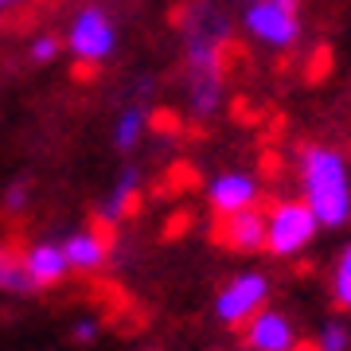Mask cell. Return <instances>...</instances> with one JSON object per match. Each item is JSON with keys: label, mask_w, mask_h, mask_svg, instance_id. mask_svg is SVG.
<instances>
[{"label": "cell", "mask_w": 351, "mask_h": 351, "mask_svg": "<svg viewBox=\"0 0 351 351\" xmlns=\"http://www.w3.org/2000/svg\"><path fill=\"white\" fill-rule=\"evenodd\" d=\"M0 293H36V285L24 274L20 254H12L8 246H0Z\"/></svg>", "instance_id": "16"}, {"label": "cell", "mask_w": 351, "mask_h": 351, "mask_svg": "<svg viewBox=\"0 0 351 351\" xmlns=\"http://www.w3.org/2000/svg\"><path fill=\"white\" fill-rule=\"evenodd\" d=\"M55 55H59V39L55 36H39L36 43H32V59H36V63H51Z\"/></svg>", "instance_id": "20"}, {"label": "cell", "mask_w": 351, "mask_h": 351, "mask_svg": "<svg viewBox=\"0 0 351 351\" xmlns=\"http://www.w3.org/2000/svg\"><path fill=\"white\" fill-rule=\"evenodd\" d=\"M20 262H24V274L36 289L59 285V281L71 274V265H66L59 242H36V246H27V250L20 254Z\"/></svg>", "instance_id": "11"}, {"label": "cell", "mask_w": 351, "mask_h": 351, "mask_svg": "<svg viewBox=\"0 0 351 351\" xmlns=\"http://www.w3.org/2000/svg\"><path fill=\"white\" fill-rule=\"evenodd\" d=\"M101 332V324L94 320V316H82V320H75V328H71V339L75 343H94Z\"/></svg>", "instance_id": "19"}, {"label": "cell", "mask_w": 351, "mask_h": 351, "mask_svg": "<svg viewBox=\"0 0 351 351\" xmlns=\"http://www.w3.org/2000/svg\"><path fill=\"white\" fill-rule=\"evenodd\" d=\"M234 27L226 0H184L176 12V32L184 43V66H226L234 47Z\"/></svg>", "instance_id": "2"}, {"label": "cell", "mask_w": 351, "mask_h": 351, "mask_svg": "<svg viewBox=\"0 0 351 351\" xmlns=\"http://www.w3.org/2000/svg\"><path fill=\"white\" fill-rule=\"evenodd\" d=\"M145 129H149V110L145 106H125L121 117H117V125H113V145L117 152H133L145 137Z\"/></svg>", "instance_id": "14"}, {"label": "cell", "mask_w": 351, "mask_h": 351, "mask_svg": "<svg viewBox=\"0 0 351 351\" xmlns=\"http://www.w3.org/2000/svg\"><path fill=\"white\" fill-rule=\"evenodd\" d=\"M215 239L234 254H262L265 250V211L262 207H246V211L223 215L215 226Z\"/></svg>", "instance_id": "10"}, {"label": "cell", "mask_w": 351, "mask_h": 351, "mask_svg": "<svg viewBox=\"0 0 351 351\" xmlns=\"http://www.w3.org/2000/svg\"><path fill=\"white\" fill-rule=\"evenodd\" d=\"M137 199H141V168H133V164H129L125 172L117 176V184L110 188V195L101 199V207H98L101 223L117 226L121 219H129V215H133V207H137Z\"/></svg>", "instance_id": "13"}, {"label": "cell", "mask_w": 351, "mask_h": 351, "mask_svg": "<svg viewBox=\"0 0 351 351\" xmlns=\"http://www.w3.org/2000/svg\"><path fill=\"white\" fill-rule=\"evenodd\" d=\"M207 207H211L219 219L234 211H246V207H262V180L246 168H230V172H219L207 184Z\"/></svg>", "instance_id": "7"}, {"label": "cell", "mask_w": 351, "mask_h": 351, "mask_svg": "<svg viewBox=\"0 0 351 351\" xmlns=\"http://www.w3.org/2000/svg\"><path fill=\"white\" fill-rule=\"evenodd\" d=\"M27 184L24 180H16V184H8V191H4V211H12V215H20L27 207Z\"/></svg>", "instance_id": "18"}, {"label": "cell", "mask_w": 351, "mask_h": 351, "mask_svg": "<svg viewBox=\"0 0 351 351\" xmlns=\"http://www.w3.org/2000/svg\"><path fill=\"white\" fill-rule=\"evenodd\" d=\"M320 234L316 215L308 211V203L297 199H277L265 207V254L274 258H301Z\"/></svg>", "instance_id": "4"}, {"label": "cell", "mask_w": 351, "mask_h": 351, "mask_svg": "<svg viewBox=\"0 0 351 351\" xmlns=\"http://www.w3.org/2000/svg\"><path fill=\"white\" fill-rule=\"evenodd\" d=\"M59 246H63V258L75 274H94V269H101L106 258H110V242H106L101 230H75V234H66Z\"/></svg>", "instance_id": "12"}, {"label": "cell", "mask_w": 351, "mask_h": 351, "mask_svg": "<svg viewBox=\"0 0 351 351\" xmlns=\"http://www.w3.org/2000/svg\"><path fill=\"white\" fill-rule=\"evenodd\" d=\"M32 0H0V12H12V8H24Z\"/></svg>", "instance_id": "21"}, {"label": "cell", "mask_w": 351, "mask_h": 351, "mask_svg": "<svg viewBox=\"0 0 351 351\" xmlns=\"http://www.w3.org/2000/svg\"><path fill=\"white\" fill-rule=\"evenodd\" d=\"M297 184L320 230L351 226V160L343 149L324 145V141L304 145L297 152Z\"/></svg>", "instance_id": "1"}, {"label": "cell", "mask_w": 351, "mask_h": 351, "mask_svg": "<svg viewBox=\"0 0 351 351\" xmlns=\"http://www.w3.org/2000/svg\"><path fill=\"white\" fill-rule=\"evenodd\" d=\"M328 289H332L336 308L351 313V239L339 246L336 262H332V269H328Z\"/></svg>", "instance_id": "15"}, {"label": "cell", "mask_w": 351, "mask_h": 351, "mask_svg": "<svg viewBox=\"0 0 351 351\" xmlns=\"http://www.w3.org/2000/svg\"><path fill=\"white\" fill-rule=\"evenodd\" d=\"M265 304H269V277L262 269H242L215 293V320L223 328H242Z\"/></svg>", "instance_id": "5"}, {"label": "cell", "mask_w": 351, "mask_h": 351, "mask_svg": "<svg viewBox=\"0 0 351 351\" xmlns=\"http://www.w3.org/2000/svg\"><path fill=\"white\" fill-rule=\"evenodd\" d=\"M316 351H351V324L343 320H328L316 336Z\"/></svg>", "instance_id": "17"}, {"label": "cell", "mask_w": 351, "mask_h": 351, "mask_svg": "<svg viewBox=\"0 0 351 351\" xmlns=\"http://www.w3.org/2000/svg\"><path fill=\"white\" fill-rule=\"evenodd\" d=\"M239 24L265 51H293L304 39L301 0H246Z\"/></svg>", "instance_id": "3"}, {"label": "cell", "mask_w": 351, "mask_h": 351, "mask_svg": "<svg viewBox=\"0 0 351 351\" xmlns=\"http://www.w3.org/2000/svg\"><path fill=\"white\" fill-rule=\"evenodd\" d=\"M71 55H75L78 63H101V59H110L113 43H117V32H113V20L101 8H82L75 16V24H71Z\"/></svg>", "instance_id": "6"}, {"label": "cell", "mask_w": 351, "mask_h": 351, "mask_svg": "<svg viewBox=\"0 0 351 351\" xmlns=\"http://www.w3.org/2000/svg\"><path fill=\"white\" fill-rule=\"evenodd\" d=\"M242 4H246V0H242Z\"/></svg>", "instance_id": "22"}, {"label": "cell", "mask_w": 351, "mask_h": 351, "mask_svg": "<svg viewBox=\"0 0 351 351\" xmlns=\"http://www.w3.org/2000/svg\"><path fill=\"white\" fill-rule=\"evenodd\" d=\"M242 343L246 351H297V328L281 308H258L242 324Z\"/></svg>", "instance_id": "9"}, {"label": "cell", "mask_w": 351, "mask_h": 351, "mask_svg": "<svg viewBox=\"0 0 351 351\" xmlns=\"http://www.w3.org/2000/svg\"><path fill=\"white\" fill-rule=\"evenodd\" d=\"M184 98L195 121H211L226 106V66H184Z\"/></svg>", "instance_id": "8"}]
</instances>
